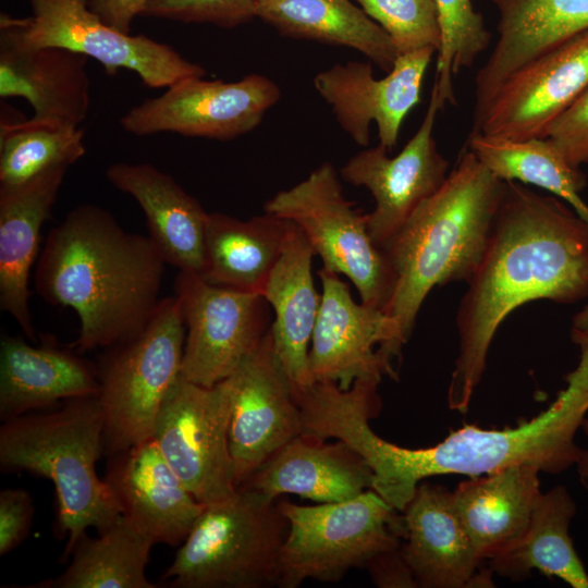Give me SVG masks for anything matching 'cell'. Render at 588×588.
<instances>
[{
  "instance_id": "9a60e30c",
  "label": "cell",
  "mask_w": 588,
  "mask_h": 588,
  "mask_svg": "<svg viewBox=\"0 0 588 588\" xmlns=\"http://www.w3.org/2000/svg\"><path fill=\"white\" fill-rule=\"evenodd\" d=\"M440 110L433 83L424 119L399 155L389 157L388 149L378 144L351 157L340 170L345 182L364 186L373 196L376 206L368 213V231L379 248L441 187L449 174L450 163L433 136Z\"/></svg>"
},
{
  "instance_id": "b9f144b4",
  "label": "cell",
  "mask_w": 588,
  "mask_h": 588,
  "mask_svg": "<svg viewBox=\"0 0 588 588\" xmlns=\"http://www.w3.org/2000/svg\"><path fill=\"white\" fill-rule=\"evenodd\" d=\"M581 429L585 431V433L588 436V418L586 417ZM577 471L579 475L580 482L584 485L586 489H588V451L581 458V461L576 465Z\"/></svg>"
},
{
  "instance_id": "e575fe53",
  "label": "cell",
  "mask_w": 588,
  "mask_h": 588,
  "mask_svg": "<svg viewBox=\"0 0 588 588\" xmlns=\"http://www.w3.org/2000/svg\"><path fill=\"white\" fill-rule=\"evenodd\" d=\"M441 44L437 51L434 84L442 109L456 102L454 76L471 66L489 46L491 34L471 0H434Z\"/></svg>"
},
{
  "instance_id": "ffe728a7",
  "label": "cell",
  "mask_w": 588,
  "mask_h": 588,
  "mask_svg": "<svg viewBox=\"0 0 588 588\" xmlns=\"http://www.w3.org/2000/svg\"><path fill=\"white\" fill-rule=\"evenodd\" d=\"M402 553L421 588L491 586V571L481 560L455 511L452 492L421 481L402 512Z\"/></svg>"
},
{
  "instance_id": "603a6c76",
  "label": "cell",
  "mask_w": 588,
  "mask_h": 588,
  "mask_svg": "<svg viewBox=\"0 0 588 588\" xmlns=\"http://www.w3.org/2000/svg\"><path fill=\"white\" fill-rule=\"evenodd\" d=\"M363 457L341 440L301 434L283 445L238 487L271 500L285 493L320 503L339 502L372 489ZM237 487V488H238Z\"/></svg>"
},
{
  "instance_id": "ba28073f",
  "label": "cell",
  "mask_w": 588,
  "mask_h": 588,
  "mask_svg": "<svg viewBox=\"0 0 588 588\" xmlns=\"http://www.w3.org/2000/svg\"><path fill=\"white\" fill-rule=\"evenodd\" d=\"M277 505L289 523L279 558L280 588H296L306 579L338 583L352 568H365L378 554L397 549L405 538L402 512L375 490L355 498L298 505L281 499Z\"/></svg>"
},
{
  "instance_id": "3957f363",
  "label": "cell",
  "mask_w": 588,
  "mask_h": 588,
  "mask_svg": "<svg viewBox=\"0 0 588 588\" xmlns=\"http://www.w3.org/2000/svg\"><path fill=\"white\" fill-rule=\"evenodd\" d=\"M505 182L465 147L441 187L381 247L396 283L385 309L407 342L437 285L468 282L487 248Z\"/></svg>"
},
{
  "instance_id": "30bf717a",
  "label": "cell",
  "mask_w": 588,
  "mask_h": 588,
  "mask_svg": "<svg viewBox=\"0 0 588 588\" xmlns=\"http://www.w3.org/2000/svg\"><path fill=\"white\" fill-rule=\"evenodd\" d=\"M32 15L0 16V34L26 47H59L97 60L108 75L125 69L151 88L170 87L205 69L169 45L145 35L123 33L107 24L89 0H29Z\"/></svg>"
},
{
  "instance_id": "4fadbf2b",
  "label": "cell",
  "mask_w": 588,
  "mask_h": 588,
  "mask_svg": "<svg viewBox=\"0 0 588 588\" xmlns=\"http://www.w3.org/2000/svg\"><path fill=\"white\" fill-rule=\"evenodd\" d=\"M318 275L321 305L308 354L313 382L348 390L357 379L396 380L392 359L406 343L397 321L382 309L357 304L338 273L322 267Z\"/></svg>"
},
{
  "instance_id": "f35d334b",
  "label": "cell",
  "mask_w": 588,
  "mask_h": 588,
  "mask_svg": "<svg viewBox=\"0 0 588 588\" xmlns=\"http://www.w3.org/2000/svg\"><path fill=\"white\" fill-rule=\"evenodd\" d=\"M34 516L30 494L24 489L0 492V555L19 547L27 537Z\"/></svg>"
},
{
  "instance_id": "ab89813d",
  "label": "cell",
  "mask_w": 588,
  "mask_h": 588,
  "mask_svg": "<svg viewBox=\"0 0 588 588\" xmlns=\"http://www.w3.org/2000/svg\"><path fill=\"white\" fill-rule=\"evenodd\" d=\"M397 549L382 552L375 556L365 567L372 583L379 588H415L418 587L414 575L402 553Z\"/></svg>"
},
{
  "instance_id": "d590c367",
  "label": "cell",
  "mask_w": 588,
  "mask_h": 588,
  "mask_svg": "<svg viewBox=\"0 0 588 588\" xmlns=\"http://www.w3.org/2000/svg\"><path fill=\"white\" fill-rule=\"evenodd\" d=\"M389 35L399 53L440 48L434 0H355Z\"/></svg>"
},
{
  "instance_id": "7a4b0ae2",
  "label": "cell",
  "mask_w": 588,
  "mask_h": 588,
  "mask_svg": "<svg viewBox=\"0 0 588 588\" xmlns=\"http://www.w3.org/2000/svg\"><path fill=\"white\" fill-rule=\"evenodd\" d=\"M167 261L149 236L125 231L105 208L82 204L53 226L35 271L47 303L70 307L79 319V353L137 335L159 296Z\"/></svg>"
},
{
  "instance_id": "7c38bea8",
  "label": "cell",
  "mask_w": 588,
  "mask_h": 588,
  "mask_svg": "<svg viewBox=\"0 0 588 588\" xmlns=\"http://www.w3.org/2000/svg\"><path fill=\"white\" fill-rule=\"evenodd\" d=\"M184 323L181 376L213 387L229 378L270 330L264 296L213 285L199 273L180 271L174 283Z\"/></svg>"
},
{
  "instance_id": "f546056e",
  "label": "cell",
  "mask_w": 588,
  "mask_h": 588,
  "mask_svg": "<svg viewBox=\"0 0 588 588\" xmlns=\"http://www.w3.org/2000/svg\"><path fill=\"white\" fill-rule=\"evenodd\" d=\"M576 510L566 487L541 492L525 530L490 559V571L520 581L538 569L573 588H588V573L568 532Z\"/></svg>"
},
{
  "instance_id": "8d00e7d4",
  "label": "cell",
  "mask_w": 588,
  "mask_h": 588,
  "mask_svg": "<svg viewBox=\"0 0 588 588\" xmlns=\"http://www.w3.org/2000/svg\"><path fill=\"white\" fill-rule=\"evenodd\" d=\"M257 0H148L142 15L234 27L256 16Z\"/></svg>"
},
{
  "instance_id": "4dcf8cb0",
  "label": "cell",
  "mask_w": 588,
  "mask_h": 588,
  "mask_svg": "<svg viewBox=\"0 0 588 588\" xmlns=\"http://www.w3.org/2000/svg\"><path fill=\"white\" fill-rule=\"evenodd\" d=\"M256 16L284 35L357 50L385 73L400 54L382 27L351 0H257Z\"/></svg>"
},
{
  "instance_id": "277c9868",
  "label": "cell",
  "mask_w": 588,
  "mask_h": 588,
  "mask_svg": "<svg viewBox=\"0 0 588 588\" xmlns=\"http://www.w3.org/2000/svg\"><path fill=\"white\" fill-rule=\"evenodd\" d=\"M571 340L579 362L566 375V387L536 417L502 430L467 425L428 448L396 445L384 474L389 501L403 510L417 486L438 475L479 477L518 464L560 474L577 465L588 451L575 442L588 413V329L572 327Z\"/></svg>"
},
{
  "instance_id": "60d3db41",
  "label": "cell",
  "mask_w": 588,
  "mask_h": 588,
  "mask_svg": "<svg viewBox=\"0 0 588 588\" xmlns=\"http://www.w3.org/2000/svg\"><path fill=\"white\" fill-rule=\"evenodd\" d=\"M148 0H89L90 9L112 27L128 33L133 20L142 15Z\"/></svg>"
},
{
  "instance_id": "7bdbcfd3",
  "label": "cell",
  "mask_w": 588,
  "mask_h": 588,
  "mask_svg": "<svg viewBox=\"0 0 588 588\" xmlns=\"http://www.w3.org/2000/svg\"><path fill=\"white\" fill-rule=\"evenodd\" d=\"M572 327L577 329H588V305L584 306L573 316Z\"/></svg>"
},
{
  "instance_id": "7402d4cb",
  "label": "cell",
  "mask_w": 588,
  "mask_h": 588,
  "mask_svg": "<svg viewBox=\"0 0 588 588\" xmlns=\"http://www.w3.org/2000/svg\"><path fill=\"white\" fill-rule=\"evenodd\" d=\"M488 1L499 14L498 40L475 77L473 124L512 73L588 29V0Z\"/></svg>"
},
{
  "instance_id": "5bb4252c",
  "label": "cell",
  "mask_w": 588,
  "mask_h": 588,
  "mask_svg": "<svg viewBox=\"0 0 588 588\" xmlns=\"http://www.w3.org/2000/svg\"><path fill=\"white\" fill-rule=\"evenodd\" d=\"M280 97L278 84L256 73L236 82L188 77L131 108L120 124L135 136L171 132L230 140L256 128Z\"/></svg>"
},
{
  "instance_id": "2e32d148",
  "label": "cell",
  "mask_w": 588,
  "mask_h": 588,
  "mask_svg": "<svg viewBox=\"0 0 588 588\" xmlns=\"http://www.w3.org/2000/svg\"><path fill=\"white\" fill-rule=\"evenodd\" d=\"M588 88V29L532 59L495 90L470 133L546 138L556 119Z\"/></svg>"
},
{
  "instance_id": "52a82bcc",
  "label": "cell",
  "mask_w": 588,
  "mask_h": 588,
  "mask_svg": "<svg viewBox=\"0 0 588 588\" xmlns=\"http://www.w3.org/2000/svg\"><path fill=\"white\" fill-rule=\"evenodd\" d=\"M185 334L180 301L167 296L137 335L98 356L107 456L152 437L162 402L181 376Z\"/></svg>"
},
{
  "instance_id": "ac0fdd59",
  "label": "cell",
  "mask_w": 588,
  "mask_h": 588,
  "mask_svg": "<svg viewBox=\"0 0 588 588\" xmlns=\"http://www.w3.org/2000/svg\"><path fill=\"white\" fill-rule=\"evenodd\" d=\"M431 48L400 53L392 69L376 78L370 63H335L314 77V87L331 107L341 128L359 146H368L370 124L379 144L389 151L396 145L405 117L419 102Z\"/></svg>"
},
{
  "instance_id": "836d02e7",
  "label": "cell",
  "mask_w": 588,
  "mask_h": 588,
  "mask_svg": "<svg viewBox=\"0 0 588 588\" xmlns=\"http://www.w3.org/2000/svg\"><path fill=\"white\" fill-rule=\"evenodd\" d=\"M0 186L21 185L59 167H70L86 152L78 126L38 118L1 121Z\"/></svg>"
},
{
  "instance_id": "d6986e66",
  "label": "cell",
  "mask_w": 588,
  "mask_h": 588,
  "mask_svg": "<svg viewBox=\"0 0 588 588\" xmlns=\"http://www.w3.org/2000/svg\"><path fill=\"white\" fill-rule=\"evenodd\" d=\"M103 479L121 514L155 544H182L205 507L152 438L108 455Z\"/></svg>"
},
{
  "instance_id": "4316f807",
  "label": "cell",
  "mask_w": 588,
  "mask_h": 588,
  "mask_svg": "<svg viewBox=\"0 0 588 588\" xmlns=\"http://www.w3.org/2000/svg\"><path fill=\"white\" fill-rule=\"evenodd\" d=\"M314 255L305 234L290 221L281 255L262 292L275 314L270 326L273 348L295 388L314 383L308 354L321 305L311 275Z\"/></svg>"
},
{
  "instance_id": "9c48e42d",
  "label": "cell",
  "mask_w": 588,
  "mask_h": 588,
  "mask_svg": "<svg viewBox=\"0 0 588 588\" xmlns=\"http://www.w3.org/2000/svg\"><path fill=\"white\" fill-rule=\"evenodd\" d=\"M264 210L295 223L322 259L323 268L347 277L363 304L385 311L394 293L395 273L370 237L368 213L355 209L345 198L330 162L277 193L265 203Z\"/></svg>"
},
{
  "instance_id": "1f68e13d",
  "label": "cell",
  "mask_w": 588,
  "mask_h": 588,
  "mask_svg": "<svg viewBox=\"0 0 588 588\" xmlns=\"http://www.w3.org/2000/svg\"><path fill=\"white\" fill-rule=\"evenodd\" d=\"M466 147L498 179L543 188L588 223V205L580 196L587 177L548 137L513 139L469 133Z\"/></svg>"
},
{
  "instance_id": "8fae6325",
  "label": "cell",
  "mask_w": 588,
  "mask_h": 588,
  "mask_svg": "<svg viewBox=\"0 0 588 588\" xmlns=\"http://www.w3.org/2000/svg\"><path fill=\"white\" fill-rule=\"evenodd\" d=\"M232 408L230 378L204 387L180 376L155 421L151 438L204 505L222 501L237 490L229 443Z\"/></svg>"
},
{
  "instance_id": "6da1fadb",
  "label": "cell",
  "mask_w": 588,
  "mask_h": 588,
  "mask_svg": "<svg viewBox=\"0 0 588 588\" xmlns=\"http://www.w3.org/2000/svg\"><path fill=\"white\" fill-rule=\"evenodd\" d=\"M456 313L458 354L448 388L452 411L466 413L498 328L536 299L588 298V223L566 203L505 182L490 238Z\"/></svg>"
},
{
  "instance_id": "cb8c5ba5",
  "label": "cell",
  "mask_w": 588,
  "mask_h": 588,
  "mask_svg": "<svg viewBox=\"0 0 588 588\" xmlns=\"http://www.w3.org/2000/svg\"><path fill=\"white\" fill-rule=\"evenodd\" d=\"M68 167L29 182L0 186V308L36 342L29 309V272L37 258L40 230L49 218Z\"/></svg>"
},
{
  "instance_id": "83f0119b",
  "label": "cell",
  "mask_w": 588,
  "mask_h": 588,
  "mask_svg": "<svg viewBox=\"0 0 588 588\" xmlns=\"http://www.w3.org/2000/svg\"><path fill=\"white\" fill-rule=\"evenodd\" d=\"M539 469L530 464L469 477L452 492L455 511L478 558H493L525 530L541 493Z\"/></svg>"
},
{
  "instance_id": "74e56055",
  "label": "cell",
  "mask_w": 588,
  "mask_h": 588,
  "mask_svg": "<svg viewBox=\"0 0 588 588\" xmlns=\"http://www.w3.org/2000/svg\"><path fill=\"white\" fill-rule=\"evenodd\" d=\"M547 137L573 166L588 163V88L556 119Z\"/></svg>"
},
{
  "instance_id": "5b68a950",
  "label": "cell",
  "mask_w": 588,
  "mask_h": 588,
  "mask_svg": "<svg viewBox=\"0 0 588 588\" xmlns=\"http://www.w3.org/2000/svg\"><path fill=\"white\" fill-rule=\"evenodd\" d=\"M103 417L97 396L75 397L21 415L0 426V468L49 479L57 497V532L68 536V559L87 529L101 531L121 509L96 463L105 453Z\"/></svg>"
},
{
  "instance_id": "f1b7e54d",
  "label": "cell",
  "mask_w": 588,
  "mask_h": 588,
  "mask_svg": "<svg viewBox=\"0 0 588 588\" xmlns=\"http://www.w3.org/2000/svg\"><path fill=\"white\" fill-rule=\"evenodd\" d=\"M289 223L269 212L247 221L208 212L200 275L213 285L262 296Z\"/></svg>"
},
{
  "instance_id": "e0dca14e",
  "label": "cell",
  "mask_w": 588,
  "mask_h": 588,
  "mask_svg": "<svg viewBox=\"0 0 588 588\" xmlns=\"http://www.w3.org/2000/svg\"><path fill=\"white\" fill-rule=\"evenodd\" d=\"M229 378L233 392L229 443L238 487L303 433V418L270 330Z\"/></svg>"
},
{
  "instance_id": "484cf974",
  "label": "cell",
  "mask_w": 588,
  "mask_h": 588,
  "mask_svg": "<svg viewBox=\"0 0 588 588\" xmlns=\"http://www.w3.org/2000/svg\"><path fill=\"white\" fill-rule=\"evenodd\" d=\"M106 175L117 189L138 203L149 237L167 264L200 274L208 212L198 200L172 176L149 163L117 162L108 167Z\"/></svg>"
},
{
  "instance_id": "d4e9b609",
  "label": "cell",
  "mask_w": 588,
  "mask_h": 588,
  "mask_svg": "<svg viewBox=\"0 0 588 588\" xmlns=\"http://www.w3.org/2000/svg\"><path fill=\"white\" fill-rule=\"evenodd\" d=\"M88 57L59 47H26L0 34V97H21L38 119L78 126L90 106Z\"/></svg>"
},
{
  "instance_id": "44dd1931",
  "label": "cell",
  "mask_w": 588,
  "mask_h": 588,
  "mask_svg": "<svg viewBox=\"0 0 588 588\" xmlns=\"http://www.w3.org/2000/svg\"><path fill=\"white\" fill-rule=\"evenodd\" d=\"M45 335L37 345L2 331L0 419L52 408L63 401L97 396L96 364Z\"/></svg>"
},
{
  "instance_id": "8992f818",
  "label": "cell",
  "mask_w": 588,
  "mask_h": 588,
  "mask_svg": "<svg viewBox=\"0 0 588 588\" xmlns=\"http://www.w3.org/2000/svg\"><path fill=\"white\" fill-rule=\"evenodd\" d=\"M287 529L277 500L238 487L205 505L162 580L171 588L278 587Z\"/></svg>"
},
{
  "instance_id": "d6a6232c",
  "label": "cell",
  "mask_w": 588,
  "mask_h": 588,
  "mask_svg": "<svg viewBox=\"0 0 588 588\" xmlns=\"http://www.w3.org/2000/svg\"><path fill=\"white\" fill-rule=\"evenodd\" d=\"M154 546L121 514L97 537L82 536L63 573L28 587L156 588L146 576Z\"/></svg>"
}]
</instances>
